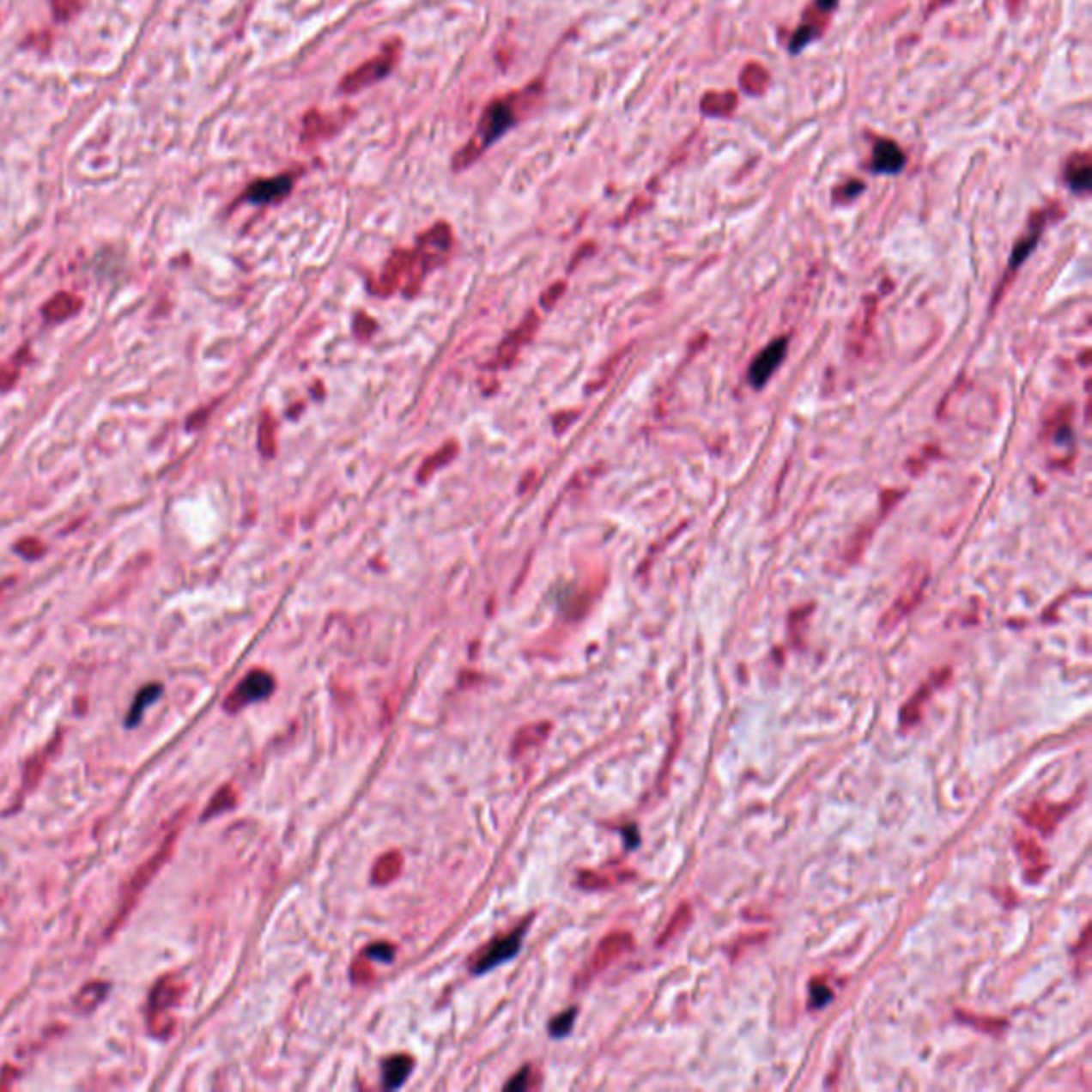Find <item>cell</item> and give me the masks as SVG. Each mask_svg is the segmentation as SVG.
<instances>
[{"instance_id":"6da1fadb","label":"cell","mask_w":1092,"mask_h":1092,"mask_svg":"<svg viewBox=\"0 0 1092 1092\" xmlns=\"http://www.w3.org/2000/svg\"><path fill=\"white\" fill-rule=\"evenodd\" d=\"M540 96H543V82H534L525 90L508 92V94L493 99L484 107L474 135L452 158V169L464 171L465 167L474 165L491 145H495L501 136L510 129H514L538 105Z\"/></svg>"},{"instance_id":"7a4b0ae2","label":"cell","mask_w":1092,"mask_h":1092,"mask_svg":"<svg viewBox=\"0 0 1092 1092\" xmlns=\"http://www.w3.org/2000/svg\"><path fill=\"white\" fill-rule=\"evenodd\" d=\"M184 990H186V984H184L182 977L178 975H167L154 986L152 994H149V1001H148V1022H149V1030H152L156 1037H169L173 1033L175 1022L173 1018L169 1016V1011L173 1010L175 1005L179 1003V998L184 997Z\"/></svg>"},{"instance_id":"3957f363","label":"cell","mask_w":1092,"mask_h":1092,"mask_svg":"<svg viewBox=\"0 0 1092 1092\" xmlns=\"http://www.w3.org/2000/svg\"><path fill=\"white\" fill-rule=\"evenodd\" d=\"M399 54H402V43L397 39H393L373 58H369L367 63L359 64L355 70H350L340 82V92H343V94H356V92L372 88L373 83L389 77L391 70L397 64Z\"/></svg>"},{"instance_id":"277c9868","label":"cell","mask_w":1092,"mask_h":1092,"mask_svg":"<svg viewBox=\"0 0 1092 1092\" xmlns=\"http://www.w3.org/2000/svg\"><path fill=\"white\" fill-rule=\"evenodd\" d=\"M175 839H178V828H175V830H171L169 834H167L165 843L161 845V849H158V852L154 853V856L149 858V860L145 862V864H141L139 869H136L135 877L130 879L129 886H126V889H124V896H122V905H120V913H118L116 918H113L112 931H113V928L120 926L122 919H124L126 915H129V911L135 907L136 898L141 896V892H143V889L148 888V883L152 882V879L156 877L158 871L162 869V864H165V862L169 860L171 852H173Z\"/></svg>"},{"instance_id":"5b68a950","label":"cell","mask_w":1092,"mask_h":1092,"mask_svg":"<svg viewBox=\"0 0 1092 1092\" xmlns=\"http://www.w3.org/2000/svg\"><path fill=\"white\" fill-rule=\"evenodd\" d=\"M525 931H527V924H525V926H519L517 931L508 932V935H501V937H497V939H493L491 943L487 945V948H482L476 954V958H474V962H472V973H476V975H482V973H487V971H491V968L500 967V964L506 962V960L514 958L519 949H521L523 935H525Z\"/></svg>"},{"instance_id":"8992f818","label":"cell","mask_w":1092,"mask_h":1092,"mask_svg":"<svg viewBox=\"0 0 1092 1092\" xmlns=\"http://www.w3.org/2000/svg\"><path fill=\"white\" fill-rule=\"evenodd\" d=\"M273 689H276V681H273L270 672L254 670L250 672L248 676L241 679L240 685L235 687V691L228 694L227 702H224V708H227L228 713H237L244 707H248V704L270 698Z\"/></svg>"},{"instance_id":"52a82bcc","label":"cell","mask_w":1092,"mask_h":1092,"mask_svg":"<svg viewBox=\"0 0 1092 1092\" xmlns=\"http://www.w3.org/2000/svg\"><path fill=\"white\" fill-rule=\"evenodd\" d=\"M632 945H634V939L629 932L616 931V932H610L609 937H604L602 943L598 945L592 962H589L587 968H585V980H592V977L600 975L604 968H609L610 964L616 962L621 956L628 954L629 949H632Z\"/></svg>"},{"instance_id":"ba28073f","label":"cell","mask_w":1092,"mask_h":1092,"mask_svg":"<svg viewBox=\"0 0 1092 1092\" xmlns=\"http://www.w3.org/2000/svg\"><path fill=\"white\" fill-rule=\"evenodd\" d=\"M786 340H777L773 342L770 346H766L760 355L753 359L751 367H749V382L755 389L764 386V382L768 380L770 376L774 373V369L781 365L783 356H786Z\"/></svg>"},{"instance_id":"9c48e42d","label":"cell","mask_w":1092,"mask_h":1092,"mask_svg":"<svg viewBox=\"0 0 1092 1092\" xmlns=\"http://www.w3.org/2000/svg\"><path fill=\"white\" fill-rule=\"evenodd\" d=\"M290 191H293V175H276V178H267V179H258V182H254L252 186L248 188V192H246V199H248L250 203L267 205V203H273V201L284 199Z\"/></svg>"},{"instance_id":"30bf717a","label":"cell","mask_w":1092,"mask_h":1092,"mask_svg":"<svg viewBox=\"0 0 1092 1092\" xmlns=\"http://www.w3.org/2000/svg\"><path fill=\"white\" fill-rule=\"evenodd\" d=\"M1067 811H1069V804L1067 807H1059V804L1034 803L1033 807L1024 813V819L1030 823V826L1037 828L1039 832L1050 834V832L1056 828V823L1060 822V817H1063Z\"/></svg>"},{"instance_id":"8fae6325","label":"cell","mask_w":1092,"mask_h":1092,"mask_svg":"<svg viewBox=\"0 0 1092 1092\" xmlns=\"http://www.w3.org/2000/svg\"><path fill=\"white\" fill-rule=\"evenodd\" d=\"M634 879V873L629 869H610V871H583L579 875V886L585 889H604L619 886V883Z\"/></svg>"},{"instance_id":"7c38bea8","label":"cell","mask_w":1092,"mask_h":1092,"mask_svg":"<svg viewBox=\"0 0 1092 1092\" xmlns=\"http://www.w3.org/2000/svg\"><path fill=\"white\" fill-rule=\"evenodd\" d=\"M412 1069H414L412 1056L408 1054L391 1056V1059H386L385 1063H382V1084H385L389 1090L399 1089L402 1084H406Z\"/></svg>"},{"instance_id":"4fadbf2b","label":"cell","mask_w":1092,"mask_h":1092,"mask_svg":"<svg viewBox=\"0 0 1092 1092\" xmlns=\"http://www.w3.org/2000/svg\"><path fill=\"white\" fill-rule=\"evenodd\" d=\"M905 165L901 148L894 141H879L873 152V169L877 173H898Z\"/></svg>"},{"instance_id":"5bb4252c","label":"cell","mask_w":1092,"mask_h":1092,"mask_svg":"<svg viewBox=\"0 0 1092 1092\" xmlns=\"http://www.w3.org/2000/svg\"><path fill=\"white\" fill-rule=\"evenodd\" d=\"M402 866H403V858L399 852H389L385 853L382 858H378V862L373 864L372 871V882L376 886H386V883L395 882L402 873Z\"/></svg>"},{"instance_id":"9a60e30c","label":"cell","mask_w":1092,"mask_h":1092,"mask_svg":"<svg viewBox=\"0 0 1092 1092\" xmlns=\"http://www.w3.org/2000/svg\"><path fill=\"white\" fill-rule=\"evenodd\" d=\"M549 730H550L549 724H531V725H527V728L519 730L517 738H514V743H513L514 755H519V753H525L527 749H534V747H538L540 743H543L544 738H546Z\"/></svg>"},{"instance_id":"2e32d148","label":"cell","mask_w":1092,"mask_h":1092,"mask_svg":"<svg viewBox=\"0 0 1092 1092\" xmlns=\"http://www.w3.org/2000/svg\"><path fill=\"white\" fill-rule=\"evenodd\" d=\"M1067 182L1076 192H1086L1090 188V162L1086 154L1073 158L1067 167Z\"/></svg>"},{"instance_id":"e0dca14e","label":"cell","mask_w":1092,"mask_h":1092,"mask_svg":"<svg viewBox=\"0 0 1092 1092\" xmlns=\"http://www.w3.org/2000/svg\"><path fill=\"white\" fill-rule=\"evenodd\" d=\"M1018 849H1020V856L1026 862V869H1028V879H1033V873H1037L1034 877H1041L1046 873V860H1043V852L1034 840L1030 839H1020L1018 840Z\"/></svg>"},{"instance_id":"ac0fdd59","label":"cell","mask_w":1092,"mask_h":1092,"mask_svg":"<svg viewBox=\"0 0 1092 1092\" xmlns=\"http://www.w3.org/2000/svg\"><path fill=\"white\" fill-rule=\"evenodd\" d=\"M107 992L109 984H105V981H90V984H86L79 990V994L75 997V1005H77L79 1011H92L107 997Z\"/></svg>"},{"instance_id":"d6986e66","label":"cell","mask_w":1092,"mask_h":1092,"mask_svg":"<svg viewBox=\"0 0 1092 1092\" xmlns=\"http://www.w3.org/2000/svg\"><path fill=\"white\" fill-rule=\"evenodd\" d=\"M161 694H162V685H158V682L143 687V689H141L139 694L135 695V702H133V707H130L129 719H126V724H129V725L139 724L141 717H143V713H145V708H148L149 704L156 702L158 695H161Z\"/></svg>"},{"instance_id":"ffe728a7","label":"cell","mask_w":1092,"mask_h":1092,"mask_svg":"<svg viewBox=\"0 0 1092 1092\" xmlns=\"http://www.w3.org/2000/svg\"><path fill=\"white\" fill-rule=\"evenodd\" d=\"M235 804H237L235 787L224 786L222 790H218V794H215L214 798L209 800V804H207V809H205V813H203V819H211L214 816H220V813H224V811H231V809L235 807Z\"/></svg>"},{"instance_id":"44dd1931","label":"cell","mask_w":1092,"mask_h":1092,"mask_svg":"<svg viewBox=\"0 0 1092 1092\" xmlns=\"http://www.w3.org/2000/svg\"><path fill=\"white\" fill-rule=\"evenodd\" d=\"M932 687H935V685H928V687H924V689H919L918 694H915L913 698H911V702L907 704L905 708H902L901 721H902V725H905V728L913 725L915 721H918L919 717H922V707L926 704V700H928V695H931Z\"/></svg>"},{"instance_id":"7402d4cb","label":"cell","mask_w":1092,"mask_h":1092,"mask_svg":"<svg viewBox=\"0 0 1092 1092\" xmlns=\"http://www.w3.org/2000/svg\"><path fill=\"white\" fill-rule=\"evenodd\" d=\"M83 0H52V9L58 21H67L82 9Z\"/></svg>"},{"instance_id":"603a6c76","label":"cell","mask_w":1092,"mask_h":1092,"mask_svg":"<svg viewBox=\"0 0 1092 1092\" xmlns=\"http://www.w3.org/2000/svg\"><path fill=\"white\" fill-rule=\"evenodd\" d=\"M574 1018H576V1010H567L563 1011V1014H559L549 1026L550 1034H553V1037H566V1034L572 1030V1022H574Z\"/></svg>"},{"instance_id":"cb8c5ba5","label":"cell","mask_w":1092,"mask_h":1092,"mask_svg":"<svg viewBox=\"0 0 1092 1092\" xmlns=\"http://www.w3.org/2000/svg\"><path fill=\"white\" fill-rule=\"evenodd\" d=\"M361 956H363V958H367V960H380V962H391V960H393V956H395V949H393V945H389V943H373V945H369V948L365 949V952L361 954Z\"/></svg>"},{"instance_id":"d4e9b609","label":"cell","mask_w":1092,"mask_h":1092,"mask_svg":"<svg viewBox=\"0 0 1092 1092\" xmlns=\"http://www.w3.org/2000/svg\"><path fill=\"white\" fill-rule=\"evenodd\" d=\"M530 1077H531V1069L530 1067L521 1069V1071H519L517 1076H514L513 1080H510L508 1084H506V1089H508V1090H527L531 1086L530 1084Z\"/></svg>"},{"instance_id":"484cf974","label":"cell","mask_w":1092,"mask_h":1092,"mask_svg":"<svg viewBox=\"0 0 1092 1092\" xmlns=\"http://www.w3.org/2000/svg\"><path fill=\"white\" fill-rule=\"evenodd\" d=\"M352 980H355L356 984H367V981H372V968L365 967L363 956H361V958L355 962V967H352Z\"/></svg>"},{"instance_id":"4316f807","label":"cell","mask_w":1092,"mask_h":1092,"mask_svg":"<svg viewBox=\"0 0 1092 1092\" xmlns=\"http://www.w3.org/2000/svg\"><path fill=\"white\" fill-rule=\"evenodd\" d=\"M813 37H816V28H809V26H804V28H798V30H796L794 41H792V52H794V54H796V52H798L800 47L807 46V43L811 41Z\"/></svg>"},{"instance_id":"83f0119b","label":"cell","mask_w":1092,"mask_h":1092,"mask_svg":"<svg viewBox=\"0 0 1092 1092\" xmlns=\"http://www.w3.org/2000/svg\"><path fill=\"white\" fill-rule=\"evenodd\" d=\"M817 7L822 11H832L836 7V0H817Z\"/></svg>"}]
</instances>
